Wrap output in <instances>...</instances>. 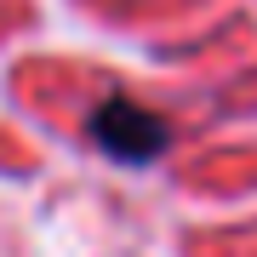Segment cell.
Masks as SVG:
<instances>
[{"instance_id":"obj_1","label":"cell","mask_w":257,"mask_h":257,"mask_svg":"<svg viewBox=\"0 0 257 257\" xmlns=\"http://www.w3.org/2000/svg\"><path fill=\"white\" fill-rule=\"evenodd\" d=\"M97 138L109 143L114 155L138 160V155H155V149H160V126H155L143 109H132V103H114L109 120H97Z\"/></svg>"}]
</instances>
